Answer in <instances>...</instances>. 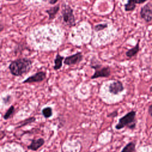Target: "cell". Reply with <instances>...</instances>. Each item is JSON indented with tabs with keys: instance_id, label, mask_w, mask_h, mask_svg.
I'll return each mask as SVG.
<instances>
[{
	"instance_id": "obj_1",
	"label": "cell",
	"mask_w": 152,
	"mask_h": 152,
	"mask_svg": "<svg viewBox=\"0 0 152 152\" xmlns=\"http://www.w3.org/2000/svg\"><path fill=\"white\" fill-rule=\"evenodd\" d=\"M33 67V61L27 58H18L12 61L8 66L11 75L20 77L27 74Z\"/></svg>"
},
{
	"instance_id": "obj_2",
	"label": "cell",
	"mask_w": 152,
	"mask_h": 152,
	"mask_svg": "<svg viewBox=\"0 0 152 152\" xmlns=\"http://www.w3.org/2000/svg\"><path fill=\"white\" fill-rule=\"evenodd\" d=\"M136 115L137 112L135 110H132L128 112L119 119L118 122L115 126V128L117 130H120L126 127L131 130L135 129L137 123Z\"/></svg>"
},
{
	"instance_id": "obj_3",
	"label": "cell",
	"mask_w": 152,
	"mask_h": 152,
	"mask_svg": "<svg viewBox=\"0 0 152 152\" xmlns=\"http://www.w3.org/2000/svg\"><path fill=\"white\" fill-rule=\"evenodd\" d=\"M90 67L94 69V74L90 77L91 80L98 78H108L111 74V69L109 66H104L102 64H91Z\"/></svg>"
},
{
	"instance_id": "obj_4",
	"label": "cell",
	"mask_w": 152,
	"mask_h": 152,
	"mask_svg": "<svg viewBox=\"0 0 152 152\" xmlns=\"http://www.w3.org/2000/svg\"><path fill=\"white\" fill-rule=\"evenodd\" d=\"M61 14L62 15L63 21L66 26L69 27H73L75 26L76 23L74 14V11L69 5L65 4L63 5Z\"/></svg>"
},
{
	"instance_id": "obj_5",
	"label": "cell",
	"mask_w": 152,
	"mask_h": 152,
	"mask_svg": "<svg viewBox=\"0 0 152 152\" xmlns=\"http://www.w3.org/2000/svg\"><path fill=\"white\" fill-rule=\"evenodd\" d=\"M46 78V73L45 71H40L36 72L34 74L27 77L22 81L23 84H31L34 83H40Z\"/></svg>"
},
{
	"instance_id": "obj_6",
	"label": "cell",
	"mask_w": 152,
	"mask_h": 152,
	"mask_svg": "<svg viewBox=\"0 0 152 152\" xmlns=\"http://www.w3.org/2000/svg\"><path fill=\"white\" fill-rule=\"evenodd\" d=\"M83 59V55L81 52H78L73 55H69L65 58L64 64L66 65L71 66L79 64Z\"/></svg>"
},
{
	"instance_id": "obj_7",
	"label": "cell",
	"mask_w": 152,
	"mask_h": 152,
	"mask_svg": "<svg viewBox=\"0 0 152 152\" xmlns=\"http://www.w3.org/2000/svg\"><path fill=\"white\" fill-rule=\"evenodd\" d=\"M125 90L124 86L119 80H116L110 83L108 86L109 92L113 95H117Z\"/></svg>"
},
{
	"instance_id": "obj_8",
	"label": "cell",
	"mask_w": 152,
	"mask_h": 152,
	"mask_svg": "<svg viewBox=\"0 0 152 152\" xmlns=\"http://www.w3.org/2000/svg\"><path fill=\"white\" fill-rule=\"evenodd\" d=\"M140 14L141 17L147 23H149L152 20V10L148 4H145L141 8Z\"/></svg>"
},
{
	"instance_id": "obj_9",
	"label": "cell",
	"mask_w": 152,
	"mask_h": 152,
	"mask_svg": "<svg viewBox=\"0 0 152 152\" xmlns=\"http://www.w3.org/2000/svg\"><path fill=\"white\" fill-rule=\"evenodd\" d=\"M45 143V140L43 138H39L37 139H33L31 140L30 144L27 145V149L36 151L41 148Z\"/></svg>"
},
{
	"instance_id": "obj_10",
	"label": "cell",
	"mask_w": 152,
	"mask_h": 152,
	"mask_svg": "<svg viewBox=\"0 0 152 152\" xmlns=\"http://www.w3.org/2000/svg\"><path fill=\"white\" fill-rule=\"evenodd\" d=\"M147 0H128L127 2L124 5L125 11H134L136 7L135 4H141L145 2Z\"/></svg>"
},
{
	"instance_id": "obj_11",
	"label": "cell",
	"mask_w": 152,
	"mask_h": 152,
	"mask_svg": "<svg viewBox=\"0 0 152 152\" xmlns=\"http://www.w3.org/2000/svg\"><path fill=\"white\" fill-rule=\"evenodd\" d=\"M60 10V5L59 4H57L54 7L50 8L49 9L46 10V12L49 15V20H53L54 18L56 17L57 13Z\"/></svg>"
},
{
	"instance_id": "obj_12",
	"label": "cell",
	"mask_w": 152,
	"mask_h": 152,
	"mask_svg": "<svg viewBox=\"0 0 152 152\" xmlns=\"http://www.w3.org/2000/svg\"><path fill=\"white\" fill-rule=\"evenodd\" d=\"M65 58L63 56L59 55V53H57L56 57L54 59V66L53 69L55 71L60 69L62 66V63L64 62Z\"/></svg>"
},
{
	"instance_id": "obj_13",
	"label": "cell",
	"mask_w": 152,
	"mask_h": 152,
	"mask_svg": "<svg viewBox=\"0 0 152 152\" xmlns=\"http://www.w3.org/2000/svg\"><path fill=\"white\" fill-rule=\"evenodd\" d=\"M36 120V118L35 116H31V117H29L24 120H23L21 121H20L18 124V125L15 128V129H18V128H23L26 125H28L29 124H31L33 122H34Z\"/></svg>"
},
{
	"instance_id": "obj_14",
	"label": "cell",
	"mask_w": 152,
	"mask_h": 152,
	"mask_svg": "<svg viewBox=\"0 0 152 152\" xmlns=\"http://www.w3.org/2000/svg\"><path fill=\"white\" fill-rule=\"evenodd\" d=\"M139 50H140V46H139V41H138L134 47H133L132 48L129 49L126 52L125 55L128 58H131L133 56H135L138 53Z\"/></svg>"
},
{
	"instance_id": "obj_15",
	"label": "cell",
	"mask_w": 152,
	"mask_h": 152,
	"mask_svg": "<svg viewBox=\"0 0 152 152\" xmlns=\"http://www.w3.org/2000/svg\"><path fill=\"white\" fill-rule=\"evenodd\" d=\"M121 152H136V145L134 141L127 143Z\"/></svg>"
},
{
	"instance_id": "obj_16",
	"label": "cell",
	"mask_w": 152,
	"mask_h": 152,
	"mask_svg": "<svg viewBox=\"0 0 152 152\" xmlns=\"http://www.w3.org/2000/svg\"><path fill=\"white\" fill-rule=\"evenodd\" d=\"M42 115L45 119L50 118L53 115V109L50 106H47L43 108L41 110Z\"/></svg>"
},
{
	"instance_id": "obj_17",
	"label": "cell",
	"mask_w": 152,
	"mask_h": 152,
	"mask_svg": "<svg viewBox=\"0 0 152 152\" xmlns=\"http://www.w3.org/2000/svg\"><path fill=\"white\" fill-rule=\"evenodd\" d=\"M15 107L13 105H11L10 106V107L7 109V110L6 111V112L5 113V114L3 116V119L5 121L10 119L11 118H12V116H13V115L14 114L15 112Z\"/></svg>"
},
{
	"instance_id": "obj_18",
	"label": "cell",
	"mask_w": 152,
	"mask_h": 152,
	"mask_svg": "<svg viewBox=\"0 0 152 152\" xmlns=\"http://www.w3.org/2000/svg\"><path fill=\"white\" fill-rule=\"evenodd\" d=\"M107 27H108L107 23H101V24H98L95 25L94 27V30H95V31L98 32V31L103 30L105 28H107Z\"/></svg>"
},
{
	"instance_id": "obj_19",
	"label": "cell",
	"mask_w": 152,
	"mask_h": 152,
	"mask_svg": "<svg viewBox=\"0 0 152 152\" xmlns=\"http://www.w3.org/2000/svg\"><path fill=\"white\" fill-rule=\"evenodd\" d=\"M2 100L5 105H8L12 101V96L11 94H7L2 98Z\"/></svg>"
},
{
	"instance_id": "obj_20",
	"label": "cell",
	"mask_w": 152,
	"mask_h": 152,
	"mask_svg": "<svg viewBox=\"0 0 152 152\" xmlns=\"http://www.w3.org/2000/svg\"><path fill=\"white\" fill-rule=\"evenodd\" d=\"M118 110H116L107 114V116L109 118H116L118 116Z\"/></svg>"
},
{
	"instance_id": "obj_21",
	"label": "cell",
	"mask_w": 152,
	"mask_h": 152,
	"mask_svg": "<svg viewBox=\"0 0 152 152\" xmlns=\"http://www.w3.org/2000/svg\"><path fill=\"white\" fill-rule=\"evenodd\" d=\"M148 113L150 116H152V104H150L148 107Z\"/></svg>"
},
{
	"instance_id": "obj_22",
	"label": "cell",
	"mask_w": 152,
	"mask_h": 152,
	"mask_svg": "<svg viewBox=\"0 0 152 152\" xmlns=\"http://www.w3.org/2000/svg\"><path fill=\"white\" fill-rule=\"evenodd\" d=\"M0 135H1V138H0V140H2L3 139V138L5 136V132L3 131V130H1V133H0Z\"/></svg>"
},
{
	"instance_id": "obj_23",
	"label": "cell",
	"mask_w": 152,
	"mask_h": 152,
	"mask_svg": "<svg viewBox=\"0 0 152 152\" xmlns=\"http://www.w3.org/2000/svg\"><path fill=\"white\" fill-rule=\"evenodd\" d=\"M58 1V0H49V3L50 4L53 5V4H55Z\"/></svg>"
},
{
	"instance_id": "obj_24",
	"label": "cell",
	"mask_w": 152,
	"mask_h": 152,
	"mask_svg": "<svg viewBox=\"0 0 152 152\" xmlns=\"http://www.w3.org/2000/svg\"><path fill=\"white\" fill-rule=\"evenodd\" d=\"M150 91L151 93H152V86L150 87Z\"/></svg>"
},
{
	"instance_id": "obj_25",
	"label": "cell",
	"mask_w": 152,
	"mask_h": 152,
	"mask_svg": "<svg viewBox=\"0 0 152 152\" xmlns=\"http://www.w3.org/2000/svg\"><path fill=\"white\" fill-rule=\"evenodd\" d=\"M7 1H15V0H6Z\"/></svg>"
},
{
	"instance_id": "obj_26",
	"label": "cell",
	"mask_w": 152,
	"mask_h": 152,
	"mask_svg": "<svg viewBox=\"0 0 152 152\" xmlns=\"http://www.w3.org/2000/svg\"><path fill=\"white\" fill-rule=\"evenodd\" d=\"M112 152H116V151H112Z\"/></svg>"
},
{
	"instance_id": "obj_27",
	"label": "cell",
	"mask_w": 152,
	"mask_h": 152,
	"mask_svg": "<svg viewBox=\"0 0 152 152\" xmlns=\"http://www.w3.org/2000/svg\"><path fill=\"white\" fill-rule=\"evenodd\" d=\"M151 152H152V151H151Z\"/></svg>"
}]
</instances>
